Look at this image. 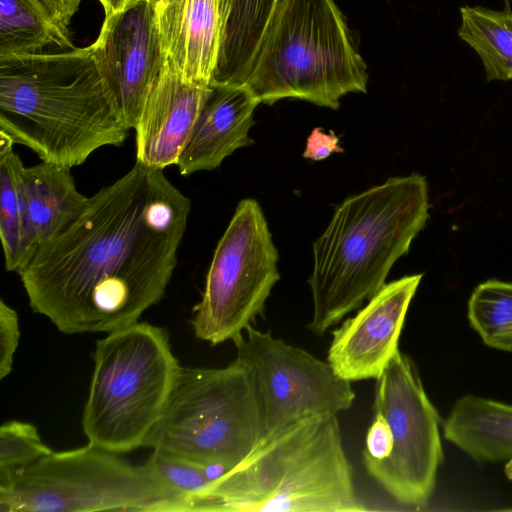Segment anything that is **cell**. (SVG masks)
Segmentation results:
<instances>
[{"label":"cell","mask_w":512,"mask_h":512,"mask_svg":"<svg viewBox=\"0 0 512 512\" xmlns=\"http://www.w3.org/2000/svg\"><path fill=\"white\" fill-rule=\"evenodd\" d=\"M190 210L163 169L135 162L18 272L31 308L65 334L137 323L166 291Z\"/></svg>","instance_id":"obj_1"},{"label":"cell","mask_w":512,"mask_h":512,"mask_svg":"<svg viewBox=\"0 0 512 512\" xmlns=\"http://www.w3.org/2000/svg\"><path fill=\"white\" fill-rule=\"evenodd\" d=\"M428 218V184L419 173L345 199L313 244L308 329L322 336L375 295Z\"/></svg>","instance_id":"obj_2"},{"label":"cell","mask_w":512,"mask_h":512,"mask_svg":"<svg viewBox=\"0 0 512 512\" xmlns=\"http://www.w3.org/2000/svg\"><path fill=\"white\" fill-rule=\"evenodd\" d=\"M129 129L107 96L91 46L0 61V133L73 168Z\"/></svg>","instance_id":"obj_3"},{"label":"cell","mask_w":512,"mask_h":512,"mask_svg":"<svg viewBox=\"0 0 512 512\" xmlns=\"http://www.w3.org/2000/svg\"><path fill=\"white\" fill-rule=\"evenodd\" d=\"M337 415H314L262 438L234 468L175 511L360 512Z\"/></svg>","instance_id":"obj_4"},{"label":"cell","mask_w":512,"mask_h":512,"mask_svg":"<svg viewBox=\"0 0 512 512\" xmlns=\"http://www.w3.org/2000/svg\"><path fill=\"white\" fill-rule=\"evenodd\" d=\"M367 66L335 0H281L244 82L260 103L285 98L338 109L366 93Z\"/></svg>","instance_id":"obj_5"},{"label":"cell","mask_w":512,"mask_h":512,"mask_svg":"<svg viewBox=\"0 0 512 512\" xmlns=\"http://www.w3.org/2000/svg\"><path fill=\"white\" fill-rule=\"evenodd\" d=\"M82 428L90 444L114 453L144 446L181 368L165 329L137 322L96 343Z\"/></svg>","instance_id":"obj_6"},{"label":"cell","mask_w":512,"mask_h":512,"mask_svg":"<svg viewBox=\"0 0 512 512\" xmlns=\"http://www.w3.org/2000/svg\"><path fill=\"white\" fill-rule=\"evenodd\" d=\"M261 438L251 375L237 359L224 368L181 367L165 409L144 446L228 471Z\"/></svg>","instance_id":"obj_7"},{"label":"cell","mask_w":512,"mask_h":512,"mask_svg":"<svg viewBox=\"0 0 512 512\" xmlns=\"http://www.w3.org/2000/svg\"><path fill=\"white\" fill-rule=\"evenodd\" d=\"M166 493L146 463L93 444L0 470L1 512L149 511Z\"/></svg>","instance_id":"obj_8"},{"label":"cell","mask_w":512,"mask_h":512,"mask_svg":"<svg viewBox=\"0 0 512 512\" xmlns=\"http://www.w3.org/2000/svg\"><path fill=\"white\" fill-rule=\"evenodd\" d=\"M278 252L259 203L243 199L219 240L191 324L197 338L233 340L262 314L279 280Z\"/></svg>","instance_id":"obj_9"},{"label":"cell","mask_w":512,"mask_h":512,"mask_svg":"<svg viewBox=\"0 0 512 512\" xmlns=\"http://www.w3.org/2000/svg\"><path fill=\"white\" fill-rule=\"evenodd\" d=\"M373 411L386 419L393 447L384 460L363 459L368 474L397 502L425 505L443 460L440 417L417 367L400 350L376 379Z\"/></svg>","instance_id":"obj_10"},{"label":"cell","mask_w":512,"mask_h":512,"mask_svg":"<svg viewBox=\"0 0 512 512\" xmlns=\"http://www.w3.org/2000/svg\"><path fill=\"white\" fill-rule=\"evenodd\" d=\"M232 341L236 359L253 381L260 440L302 418L338 415L352 406L356 395L351 382L337 375L328 361L251 324Z\"/></svg>","instance_id":"obj_11"},{"label":"cell","mask_w":512,"mask_h":512,"mask_svg":"<svg viewBox=\"0 0 512 512\" xmlns=\"http://www.w3.org/2000/svg\"><path fill=\"white\" fill-rule=\"evenodd\" d=\"M109 101L122 123L134 130L166 55L158 17L147 0H129L105 16L90 45Z\"/></svg>","instance_id":"obj_12"},{"label":"cell","mask_w":512,"mask_h":512,"mask_svg":"<svg viewBox=\"0 0 512 512\" xmlns=\"http://www.w3.org/2000/svg\"><path fill=\"white\" fill-rule=\"evenodd\" d=\"M422 274L385 284L353 317L332 331L327 361L352 382L377 379L399 350V337Z\"/></svg>","instance_id":"obj_13"},{"label":"cell","mask_w":512,"mask_h":512,"mask_svg":"<svg viewBox=\"0 0 512 512\" xmlns=\"http://www.w3.org/2000/svg\"><path fill=\"white\" fill-rule=\"evenodd\" d=\"M212 87L186 81L166 61L135 131L136 162L165 169L176 165Z\"/></svg>","instance_id":"obj_14"},{"label":"cell","mask_w":512,"mask_h":512,"mask_svg":"<svg viewBox=\"0 0 512 512\" xmlns=\"http://www.w3.org/2000/svg\"><path fill=\"white\" fill-rule=\"evenodd\" d=\"M232 0H173L159 15L166 61L186 81L210 86Z\"/></svg>","instance_id":"obj_15"},{"label":"cell","mask_w":512,"mask_h":512,"mask_svg":"<svg viewBox=\"0 0 512 512\" xmlns=\"http://www.w3.org/2000/svg\"><path fill=\"white\" fill-rule=\"evenodd\" d=\"M192 133L176 163L181 175L211 171L235 150L253 144L248 133L260 102L245 84L211 85Z\"/></svg>","instance_id":"obj_16"},{"label":"cell","mask_w":512,"mask_h":512,"mask_svg":"<svg viewBox=\"0 0 512 512\" xmlns=\"http://www.w3.org/2000/svg\"><path fill=\"white\" fill-rule=\"evenodd\" d=\"M23 194L34 254L42 243L74 223L89 201L77 190L70 167L45 161L24 168Z\"/></svg>","instance_id":"obj_17"},{"label":"cell","mask_w":512,"mask_h":512,"mask_svg":"<svg viewBox=\"0 0 512 512\" xmlns=\"http://www.w3.org/2000/svg\"><path fill=\"white\" fill-rule=\"evenodd\" d=\"M444 437L477 462L512 458V405L468 394L443 423Z\"/></svg>","instance_id":"obj_18"},{"label":"cell","mask_w":512,"mask_h":512,"mask_svg":"<svg viewBox=\"0 0 512 512\" xmlns=\"http://www.w3.org/2000/svg\"><path fill=\"white\" fill-rule=\"evenodd\" d=\"M281 0H232V11L211 85L246 81Z\"/></svg>","instance_id":"obj_19"},{"label":"cell","mask_w":512,"mask_h":512,"mask_svg":"<svg viewBox=\"0 0 512 512\" xmlns=\"http://www.w3.org/2000/svg\"><path fill=\"white\" fill-rule=\"evenodd\" d=\"M14 143L0 133V238L5 268L19 272L34 255L27 231L23 194L24 164Z\"/></svg>","instance_id":"obj_20"},{"label":"cell","mask_w":512,"mask_h":512,"mask_svg":"<svg viewBox=\"0 0 512 512\" xmlns=\"http://www.w3.org/2000/svg\"><path fill=\"white\" fill-rule=\"evenodd\" d=\"M460 16L457 35L479 56L486 80L512 81V11L464 5Z\"/></svg>","instance_id":"obj_21"},{"label":"cell","mask_w":512,"mask_h":512,"mask_svg":"<svg viewBox=\"0 0 512 512\" xmlns=\"http://www.w3.org/2000/svg\"><path fill=\"white\" fill-rule=\"evenodd\" d=\"M72 47L30 0H0V61Z\"/></svg>","instance_id":"obj_22"},{"label":"cell","mask_w":512,"mask_h":512,"mask_svg":"<svg viewBox=\"0 0 512 512\" xmlns=\"http://www.w3.org/2000/svg\"><path fill=\"white\" fill-rule=\"evenodd\" d=\"M471 327L489 347L512 352V283L489 279L480 283L468 301Z\"/></svg>","instance_id":"obj_23"},{"label":"cell","mask_w":512,"mask_h":512,"mask_svg":"<svg viewBox=\"0 0 512 512\" xmlns=\"http://www.w3.org/2000/svg\"><path fill=\"white\" fill-rule=\"evenodd\" d=\"M145 463L166 493V499L154 512H175L180 503L204 490L212 481L205 466L161 451L153 450Z\"/></svg>","instance_id":"obj_24"},{"label":"cell","mask_w":512,"mask_h":512,"mask_svg":"<svg viewBox=\"0 0 512 512\" xmlns=\"http://www.w3.org/2000/svg\"><path fill=\"white\" fill-rule=\"evenodd\" d=\"M52 450L46 446L30 423L9 421L0 428V470L29 465Z\"/></svg>","instance_id":"obj_25"},{"label":"cell","mask_w":512,"mask_h":512,"mask_svg":"<svg viewBox=\"0 0 512 512\" xmlns=\"http://www.w3.org/2000/svg\"><path fill=\"white\" fill-rule=\"evenodd\" d=\"M20 338L17 312L0 301V379L8 376L12 370L14 354Z\"/></svg>","instance_id":"obj_26"},{"label":"cell","mask_w":512,"mask_h":512,"mask_svg":"<svg viewBox=\"0 0 512 512\" xmlns=\"http://www.w3.org/2000/svg\"><path fill=\"white\" fill-rule=\"evenodd\" d=\"M367 435L363 459L381 461L387 458L393 447L390 427L381 414H374Z\"/></svg>","instance_id":"obj_27"},{"label":"cell","mask_w":512,"mask_h":512,"mask_svg":"<svg viewBox=\"0 0 512 512\" xmlns=\"http://www.w3.org/2000/svg\"><path fill=\"white\" fill-rule=\"evenodd\" d=\"M67 40L68 26L82 0H30Z\"/></svg>","instance_id":"obj_28"},{"label":"cell","mask_w":512,"mask_h":512,"mask_svg":"<svg viewBox=\"0 0 512 512\" xmlns=\"http://www.w3.org/2000/svg\"><path fill=\"white\" fill-rule=\"evenodd\" d=\"M339 139L334 133H324L321 128H315L307 139L303 153L305 158L321 160L333 152H340Z\"/></svg>","instance_id":"obj_29"},{"label":"cell","mask_w":512,"mask_h":512,"mask_svg":"<svg viewBox=\"0 0 512 512\" xmlns=\"http://www.w3.org/2000/svg\"><path fill=\"white\" fill-rule=\"evenodd\" d=\"M105 10V15L122 9L129 0H98Z\"/></svg>","instance_id":"obj_30"},{"label":"cell","mask_w":512,"mask_h":512,"mask_svg":"<svg viewBox=\"0 0 512 512\" xmlns=\"http://www.w3.org/2000/svg\"><path fill=\"white\" fill-rule=\"evenodd\" d=\"M154 7L157 16H159L173 0H147Z\"/></svg>","instance_id":"obj_31"},{"label":"cell","mask_w":512,"mask_h":512,"mask_svg":"<svg viewBox=\"0 0 512 512\" xmlns=\"http://www.w3.org/2000/svg\"><path fill=\"white\" fill-rule=\"evenodd\" d=\"M505 474L512 481V458L505 465Z\"/></svg>","instance_id":"obj_32"}]
</instances>
